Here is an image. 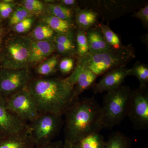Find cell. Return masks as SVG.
Returning a JSON list of instances; mask_svg holds the SVG:
<instances>
[{
	"mask_svg": "<svg viewBox=\"0 0 148 148\" xmlns=\"http://www.w3.org/2000/svg\"><path fill=\"white\" fill-rule=\"evenodd\" d=\"M33 41L30 38L14 36L6 41L0 55L1 69L19 70L27 69Z\"/></svg>",
	"mask_w": 148,
	"mask_h": 148,
	"instance_id": "cell-5",
	"label": "cell"
},
{
	"mask_svg": "<svg viewBox=\"0 0 148 148\" xmlns=\"http://www.w3.org/2000/svg\"><path fill=\"white\" fill-rule=\"evenodd\" d=\"M47 10L50 15L72 23L73 12L71 9L61 4H49Z\"/></svg>",
	"mask_w": 148,
	"mask_h": 148,
	"instance_id": "cell-21",
	"label": "cell"
},
{
	"mask_svg": "<svg viewBox=\"0 0 148 148\" xmlns=\"http://www.w3.org/2000/svg\"><path fill=\"white\" fill-rule=\"evenodd\" d=\"M106 141L100 132L92 133L73 143L75 148H104Z\"/></svg>",
	"mask_w": 148,
	"mask_h": 148,
	"instance_id": "cell-18",
	"label": "cell"
},
{
	"mask_svg": "<svg viewBox=\"0 0 148 148\" xmlns=\"http://www.w3.org/2000/svg\"><path fill=\"white\" fill-rule=\"evenodd\" d=\"M32 77L27 69L10 70L0 69V96L3 99L24 89Z\"/></svg>",
	"mask_w": 148,
	"mask_h": 148,
	"instance_id": "cell-8",
	"label": "cell"
},
{
	"mask_svg": "<svg viewBox=\"0 0 148 148\" xmlns=\"http://www.w3.org/2000/svg\"><path fill=\"white\" fill-rule=\"evenodd\" d=\"M3 33V29H1V28H0V45H1V39L2 38Z\"/></svg>",
	"mask_w": 148,
	"mask_h": 148,
	"instance_id": "cell-36",
	"label": "cell"
},
{
	"mask_svg": "<svg viewBox=\"0 0 148 148\" xmlns=\"http://www.w3.org/2000/svg\"><path fill=\"white\" fill-rule=\"evenodd\" d=\"M33 14L21 5L16 9L11 14L9 24L10 26H14L26 18L31 17Z\"/></svg>",
	"mask_w": 148,
	"mask_h": 148,
	"instance_id": "cell-27",
	"label": "cell"
},
{
	"mask_svg": "<svg viewBox=\"0 0 148 148\" xmlns=\"http://www.w3.org/2000/svg\"><path fill=\"white\" fill-rule=\"evenodd\" d=\"M14 6L13 3L0 2V17L4 18L9 17L13 12Z\"/></svg>",
	"mask_w": 148,
	"mask_h": 148,
	"instance_id": "cell-31",
	"label": "cell"
},
{
	"mask_svg": "<svg viewBox=\"0 0 148 148\" xmlns=\"http://www.w3.org/2000/svg\"><path fill=\"white\" fill-rule=\"evenodd\" d=\"M21 3V6L32 14L40 13L45 8L42 2L38 0H24Z\"/></svg>",
	"mask_w": 148,
	"mask_h": 148,
	"instance_id": "cell-28",
	"label": "cell"
},
{
	"mask_svg": "<svg viewBox=\"0 0 148 148\" xmlns=\"http://www.w3.org/2000/svg\"><path fill=\"white\" fill-rule=\"evenodd\" d=\"M74 87L68 78L32 77L25 88L34 99L40 113L63 116L75 102Z\"/></svg>",
	"mask_w": 148,
	"mask_h": 148,
	"instance_id": "cell-1",
	"label": "cell"
},
{
	"mask_svg": "<svg viewBox=\"0 0 148 148\" xmlns=\"http://www.w3.org/2000/svg\"><path fill=\"white\" fill-rule=\"evenodd\" d=\"M56 49L58 53L69 55L77 53L76 44L72 32L66 34H57L53 38Z\"/></svg>",
	"mask_w": 148,
	"mask_h": 148,
	"instance_id": "cell-15",
	"label": "cell"
},
{
	"mask_svg": "<svg viewBox=\"0 0 148 148\" xmlns=\"http://www.w3.org/2000/svg\"><path fill=\"white\" fill-rule=\"evenodd\" d=\"M97 76L90 70L77 66L74 71L68 77L69 81L74 85L73 98L75 102L84 90L93 85Z\"/></svg>",
	"mask_w": 148,
	"mask_h": 148,
	"instance_id": "cell-12",
	"label": "cell"
},
{
	"mask_svg": "<svg viewBox=\"0 0 148 148\" xmlns=\"http://www.w3.org/2000/svg\"><path fill=\"white\" fill-rule=\"evenodd\" d=\"M62 148H75V147L72 143L64 140V142L63 143Z\"/></svg>",
	"mask_w": 148,
	"mask_h": 148,
	"instance_id": "cell-35",
	"label": "cell"
},
{
	"mask_svg": "<svg viewBox=\"0 0 148 148\" xmlns=\"http://www.w3.org/2000/svg\"><path fill=\"white\" fill-rule=\"evenodd\" d=\"M128 118L137 130L148 128V93L147 88L132 90Z\"/></svg>",
	"mask_w": 148,
	"mask_h": 148,
	"instance_id": "cell-9",
	"label": "cell"
},
{
	"mask_svg": "<svg viewBox=\"0 0 148 148\" xmlns=\"http://www.w3.org/2000/svg\"><path fill=\"white\" fill-rule=\"evenodd\" d=\"M65 116V140L74 143L104 127L101 107L93 98L78 99L69 107Z\"/></svg>",
	"mask_w": 148,
	"mask_h": 148,
	"instance_id": "cell-2",
	"label": "cell"
},
{
	"mask_svg": "<svg viewBox=\"0 0 148 148\" xmlns=\"http://www.w3.org/2000/svg\"><path fill=\"white\" fill-rule=\"evenodd\" d=\"M135 57V52L131 46H123L118 49L112 48L102 53H88L79 58L77 66L90 70L98 77L114 69L125 67Z\"/></svg>",
	"mask_w": 148,
	"mask_h": 148,
	"instance_id": "cell-3",
	"label": "cell"
},
{
	"mask_svg": "<svg viewBox=\"0 0 148 148\" xmlns=\"http://www.w3.org/2000/svg\"><path fill=\"white\" fill-rule=\"evenodd\" d=\"M63 143L61 140L52 141L42 145L35 146L34 148H62Z\"/></svg>",
	"mask_w": 148,
	"mask_h": 148,
	"instance_id": "cell-33",
	"label": "cell"
},
{
	"mask_svg": "<svg viewBox=\"0 0 148 148\" xmlns=\"http://www.w3.org/2000/svg\"><path fill=\"white\" fill-rule=\"evenodd\" d=\"M86 34L89 53L95 54L102 53L112 48L104 39L99 29H88Z\"/></svg>",
	"mask_w": 148,
	"mask_h": 148,
	"instance_id": "cell-16",
	"label": "cell"
},
{
	"mask_svg": "<svg viewBox=\"0 0 148 148\" xmlns=\"http://www.w3.org/2000/svg\"><path fill=\"white\" fill-rule=\"evenodd\" d=\"M34 18L32 16L28 17L23 21L19 22L13 26L12 28L14 32L19 34L24 33L29 31L33 25Z\"/></svg>",
	"mask_w": 148,
	"mask_h": 148,
	"instance_id": "cell-29",
	"label": "cell"
},
{
	"mask_svg": "<svg viewBox=\"0 0 148 148\" xmlns=\"http://www.w3.org/2000/svg\"><path fill=\"white\" fill-rule=\"evenodd\" d=\"M58 64V57L54 56H51L38 66L36 70V73L40 77L50 75L56 71Z\"/></svg>",
	"mask_w": 148,
	"mask_h": 148,
	"instance_id": "cell-23",
	"label": "cell"
},
{
	"mask_svg": "<svg viewBox=\"0 0 148 148\" xmlns=\"http://www.w3.org/2000/svg\"><path fill=\"white\" fill-rule=\"evenodd\" d=\"M28 124V132L35 146L42 145L53 141L63 125L62 116L50 113H40Z\"/></svg>",
	"mask_w": 148,
	"mask_h": 148,
	"instance_id": "cell-6",
	"label": "cell"
},
{
	"mask_svg": "<svg viewBox=\"0 0 148 148\" xmlns=\"http://www.w3.org/2000/svg\"><path fill=\"white\" fill-rule=\"evenodd\" d=\"M1 17H0V22H1Z\"/></svg>",
	"mask_w": 148,
	"mask_h": 148,
	"instance_id": "cell-37",
	"label": "cell"
},
{
	"mask_svg": "<svg viewBox=\"0 0 148 148\" xmlns=\"http://www.w3.org/2000/svg\"><path fill=\"white\" fill-rule=\"evenodd\" d=\"M130 69L125 67L114 69L103 75L102 79L93 87L95 94L108 92L122 85L126 77L130 75Z\"/></svg>",
	"mask_w": 148,
	"mask_h": 148,
	"instance_id": "cell-11",
	"label": "cell"
},
{
	"mask_svg": "<svg viewBox=\"0 0 148 148\" xmlns=\"http://www.w3.org/2000/svg\"><path fill=\"white\" fill-rule=\"evenodd\" d=\"M77 53L82 58L89 53L87 36L84 31L79 29L76 35Z\"/></svg>",
	"mask_w": 148,
	"mask_h": 148,
	"instance_id": "cell-25",
	"label": "cell"
},
{
	"mask_svg": "<svg viewBox=\"0 0 148 148\" xmlns=\"http://www.w3.org/2000/svg\"><path fill=\"white\" fill-rule=\"evenodd\" d=\"M54 43L50 40L32 42L30 50L29 64L41 62L55 51Z\"/></svg>",
	"mask_w": 148,
	"mask_h": 148,
	"instance_id": "cell-13",
	"label": "cell"
},
{
	"mask_svg": "<svg viewBox=\"0 0 148 148\" xmlns=\"http://www.w3.org/2000/svg\"><path fill=\"white\" fill-rule=\"evenodd\" d=\"M74 61L73 58L66 57L62 59L59 63L58 68L64 75L69 74L74 69Z\"/></svg>",
	"mask_w": 148,
	"mask_h": 148,
	"instance_id": "cell-30",
	"label": "cell"
},
{
	"mask_svg": "<svg viewBox=\"0 0 148 148\" xmlns=\"http://www.w3.org/2000/svg\"><path fill=\"white\" fill-rule=\"evenodd\" d=\"M60 1L61 4L69 8H70V7L77 6V1L75 0H61Z\"/></svg>",
	"mask_w": 148,
	"mask_h": 148,
	"instance_id": "cell-34",
	"label": "cell"
},
{
	"mask_svg": "<svg viewBox=\"0 0 148 148\" xmlns=\"http://www.w3.org/2000/svg\"><path fill=\"white\" fill-rule=\"evenodd\" d=\"M35 147L28 130L0 138V148H34Z\"/></svg>",
	"mask_w": 148,
	"mask_h": 148,
	"instance_id": "cell-14",
	"label": "cell"
},
{
	"mask_svg": "<svg viewBox=\"0 0 148 148\" xmlns=\"http://www.w3.org/2000/svg\"><path fill=\"white\" fill-rule=\"evenodd\" d=\"M132 17L138 18L143 22L146 28L148 26V5H146L138 12H135L132 15Z\"/></svg>",
	"mask_w": 148,
	"mask_h": 148,
	"instance_id": "cell-32",
	"label": "cell"
},
{
	"mask_svg": "<svg viewBox=\"0 0 148 148\" xmlns=\"http://www.w3.org/2000/svg\"><path fill=\"white\" fill-rule=\"evenodd\" d=\"M130 75H133L138 79L140 88H147L148 83V67L140 62H137L130 69Z\"/></svg>",
	"mask_w": 148,
	"mask_h": 148,
	"instance_id": "cell-22",
	"label": "cell"
},
{
	"mask_svg": "<svg viewBox=\"0 0 148 148\" xmlns=\"http://www.w3.org/2000/svg\"><path fill=\"white\" fill-rule=\"evenodd\" d=\"M76 22L79 29L87 31L94 26L98 18V14L91 10L75 9Z\"/></svg>",
	"mask_w": 148,
	"mask_h": 148,
	"instance_id": "cell-17",
	"label": "cell"
},
{
	"mask_svg": "<svg viewBox=\"0 0 148 148\" xmlns=\"http://www.w3.org/2000/svg\"><path fill=\"white\" fill-rule=\"evenodd\" d=\"M28 130V124L10 112L0 96V138Z\"/></svg>",
	"mask_w": 148,
	"mask_h": 148,
	"instance_id": "cell-10",
	"label": "cell"
},
{
	"mask_svg": "<svg viewBox=\"0 0 148 148\" xmlns=\"http://www.w3.org/2000/svg\"><path fill=\"white\" fill-rule=\"evenodd\" d=\"M100 31L107 43L112 48L118 49L123 46L119 36L108 26L100 25Z\"/></svg>",
	"mask_w": 148,
	"mask_h": 148,
	"instance_id": "cell-24",
	"label": "cell"
},
{
	"mask_svg": "<svg viewBox=\"0 0 148 148\" xmlns=\"http://www.w3.org/2000/svg\"><path fill=\"white\" fill-rule=\"evenodd\" d=\"M54 32L47 24H40L35 27L32 32V36L36 41L49 40L54 36Z\"/></svg>",
	"mask_w": 148,
	"mask_h": 148,
	"instance_id": "cell-26",
	"label": "cell"
},
{
	"mask_svg": "<svg viewBox=\"0 0 148 148\" xmlns=\"http://www.w3.org/2000/svg\"><path fill=\"white\" fill-rule=\"evenodd\" d=\"M132 140L121 132H116L106 141L104 148H130Z\"/></svg>",
	"mask_w": 148,
	"mask_h": 148,
	"instance_id": "cell-20",
	"label": "cell"
},
{
	"mask_svg": "<svg viewBox=\"0 0 148 148\" xmlns=\"http://www.w3.org/2000/svg\"><path fill=\"white\" fill-rule=\"evenodd\" d=\"M5 101L9 110L27 123L40 114L34 99L26 88L6 98Z\"/></svg>",
	"mask_w": 148,
	"mask_h": 148,
	"instance_id": "cell-7",
	"label": "cell"
},
{
	"mask_svg": "<svg viewBox=\"0 0 148 148\" xmlns=\"http://www.w3.org/2000/svg\"><path fill=\"white\" fill-rule=\"evenodd\" d=\"M45 24L57 34H66L72 32V24L68 21L48 14L41 17Z\"/></svg>",
	"mask_w": 148,
	"mask_h": 148,
	"instance_id": "cell-19",
	"label": "cell"
},
{
	"mask_svg": "<svg viewBox=\"0 0 148 148\" xmlns=\"http://www.w3.org/2000/svg\"><path fill=\"white\" fill-rule=\"evenodd\" d=\"M132 91L128 86L121 85L117 89L107 92L101 107L104 127L111 129L119 125L127 116Z\"/></svg>",
	"mask_w": 148,
	"mask_h": 148,
	"instance_id": "cell-4",
	"label": "cell"
}]
</instances>
